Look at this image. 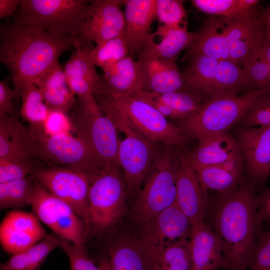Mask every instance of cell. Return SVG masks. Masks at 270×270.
I'll list each match as a JSON object with an SVG mask.
<instances>
[{"mask_svg": "<svg viewBox=\"0 0 270 270\" xmlns=\"http://www.w3.org/2000/svg\"><path fill=\"white\" fill-rule=\"evenodd\" d=\"M210 218L208 224L219 241L225 270H248L264 222L252 186L243 180L234 192L219 195L210 210Z\"/></svg>", "mask_w": 270, "mask_h": 270, "instance_id": "1", "label": "cell"}, {"mask_svg": "<svg viewBox=\"0 0 270 270\" xmlns=\"http://www.w3.org/2000/svg\"><path fill=\"white\" fill-rule=\"evenodd\" d=\"M0 62L8 69L19 98L22 90L74 46L72 35H56L28 24L7 22L0 26Z\"/></svg>", "mask_w": 270, "mask_h": 270, "instance_id": "2", "label": "cell"}, {"mask_svg": "<svg viewBox=\"0 0 270 270\" xmlns=\"http://www.w3.org/2000/svg\"><path fill=\"white\" fill-rule=\"evenodd\" d=\"M237 92H228L210 99L198 111L181 120L178 126L187 138L197 140L206 135L226 132L270 94V88L250 90L242 96Z\"/></svg>", "mask_w": 270, "mask_h": 270, "instance_id": "3", "label": "cell"}, {"mask_svg": "<svg viewBox=\"0 0 270 270\" xmlns=\"http://www.w3.org/2000/svg\"><path fill=\"white\" fill-rule=\"evenodd\" d=\"M70 116L77 136L90 148L104 168L118 167L117 129L92 94L78 97Z\"/></svg>", "mask_w": 270, "mask_h": 270, "instance_id": "4", "label": "cell"}, {"mask_svg": "<svg viewBox=\"0 0 270 270\" xmlns=\"http://www.w3.org/2000/svg\"><path fill=\"white\" fill-rule=\"evenodd\" d=\"M95 98L117 130L124 134V138L119 144L118 164L124 172L127 192H139L142 182L149 174L156 155L154 142L134 128L125 116L112 106L104 96Z\"/></svg>", "mask_w": 270, "mask_h": 270, "instance_id": "5", "label": "cell"}, {"mask_svg": "<svg viewBox=\"0 0 270 270\" xmlns=\"http://www.w3.org/2000/svg\"><path fill=\"white\" fill-rule=\"evenodd\" d=\"M127 190L118 167L104 168L92 178L85 222L87 234L114 226L126 210Z\"/></svg>", "mask_w": 270, "mask_h": 270, "instance_id": "6", "label": "cell"}, {"mask_svg": "<svg viewBox=\"0 0 270 270\" xmlns=\"http://www.w3.org/2000/svg\"><path fill=\"white\" fill-rule=\"evenodd\" d=\"M170 150L156 154L147 180L133 208L135 222L143 226L176 202L178 164Z\"/></svg>", "mask_w": 270, "mask_h": 270, "instance_id": "7", "label": "cell"}, {"mask_svg": "<svg viewBox=\"0 0 270 270\" xmlns=\"http://www.w3.org/2000/svg\"><path fill=\"white\" fill-rule=\"evenodd\" d=\"M90 0H21L14 22L77 37Z\"/></svg>", "mask_w": 270, "mask_h": 270, "instance_id": "8", "label": "cell"}, {"mask_svg": "<svg viewBox=\"0 0 270 270\" xmlns=\"http://www.w3.org/2000/svg\"><path fill=\"white\" fill-rule=\"evenodd\" d=\"M108 102L122 112L136 131L152 142L168 146H182L187 137L178 126L146 102L126 94L104 96Z\"/></svg>", "mask_w": 270, "mask_h": 270, "instance_id": "9", "label": "cell"}, {"mask_svg": "<svg viewBox=\"0 0 270 270\" xmlns=\"http://www.w3.org/2000/svg\"><path fill=\"white\" fill-rule=\"evenodd\" d=\"M30 132L34 158L50 165L79 168L92 176L104 168L88 145L77 136L71 134L48 136L44 133Z\"/></svg>", "mask_w": 270, "mask_h": 270, "instance_id": "10", "label": "cell"}, {"mask_svg": "<svg viewBox=\"0 0 270 270\" xmlns=\"http://www.w3.org/2000/svg\"><path fill=\"white\" fill-rule=\"evenodd\" d=\"M32 175L51 194L68 204L86 222L92 177L89 173L77 168L50 165L38 168Z\"/></svg>", "mask_w": 270, "mask_h": 270, "instance_id": "11", "label": "cell"}, {"mask_svg": "<svg viewBox=\"0 0 270 270\" xmlns=\"http://www.w3.org/2000/svg\"><path fill=\"white\" fill-rule=\"evenodd\" d=\"M34 214L58 236L85 246L86 224L66 203L51 194L38 181L31 204Z\"/></svg>", "mask_w": 270, "mask_h": 270, "instance_id": "12", "label": "cell"}, {"mask_svg": "<svg viewBox=\"0 0 270 270\" xmlns=\"http://www.w3.org/2000/svg\"><path fill=\"white\" fill-rule=\"evenodd\" d=\"M125 0H90L84 20L76 40L80 46L94 42L100 44L124 32V16L120 6Z\"/></svg>", "mask_w": 270, "mask_h": 270, "instance_id": "13", "label": "cell"}, {"mask_svg": "<svg viewBox=\"0 0 270 270\" xmlns=\"http://www.w3.org/2000/svg\"><path fill=\"white\" fill-rule=\"evenodd\" d=\"M142 227L140 238L156 263L166 246L176 240L189 238L192 230L189 220L176 202Z\"/></svg>", "mask_w": 270, "mask_h": 270, "instance_id": "14", "label": "cell"}, {"mask_svg": "<svg viewBox=\"0 0 270 270\" xmlns=\"http://www.w3.org/2000/svg\"><path fill=\"white\" fill-rule=\"evenodd\" d=\"M254 190L270 176V126L240 128L237 138Z\"/></svg>", "mask_w": 270, "mask_h": 270, "instance_id": "15", "label": "cell"}, {"mask_svg": "<svg viewBox=\"0 0 270 270\" xmlns=\"http://www.w3.org/2000/svg\"><path fill=\"white\" fill-rule=\"evenodd\" d=\"M40 221L34 214L25 211L8 212L0 226V241L4 250L13 255L44 238L46 232Z\"/></svg>", "mask_w": 270, "mask_h": 270, "instance_id": "16", "label": "cell"}, {"mask_svg": "<svg viewBox=\"0 0 270 270\" xmlns=\"http://www.w3.org/2000/svg\"><path fill=\"white\" fill-rule=\"evenodd\" d=\"M176 174V204L191 225L204 222L208 208L207 193L186 155L178 158Z\"/></svg>", "mask_w": 270, "mask_h": 270, "instance_id": "17", "label": "cell"}, {"mask_svg": "<svg viewBox=\"0 0 270 270\" xmlns=\"http://www.w3.org/2000/svg\"><path fill=\"white\" fill-rule=\"evenodd\" d=\"M93 46L92 42L80 46L74 40L75 50L62 66L68 86L78 97L90 94L94 96H104L106 94L102 78L90 58Z\"/></svg>", "mask_w": 270, "mask_h": 270, "instance_id": "18", "label": "cell"}, {"mask_svg": "<svg viewBox=\"0 0 270 270\" xmlns=\"http://www.w3.org/2000/svg\"><path fill=\"white\" fill-rule=\"evenodd\" d=\"M195 36L196 32L188 30V22L176 26L158 24L145 40L138 55L174 60L182 50L190 46Z\"/></svg>", "mask_w": 270, "mask_h": 270, "instance_id": "19", "label": "cell"}, {"mask_svg": "<svg viewBox=\"0 0 270 270\" xmlns=\"http://www.w3.org/2000/svg\"><path fill=\"white\" fill-rule=\"evenodd\" d=\"M142 74V90L162 94L185 91L182 74L174 60L138 55Z\"/></svg>", "mask_w": 270, "mask_h": 270, "instance_id": "20", "label": "cell"}, {"mask_svg": "<svg viewBox=\"0 0 270 270\" xmlns=\"http://www.w3.org/2000/svg\"><path fill=\"white\" fill-rule=\"evenodd\" d=\"M189 250L192 270L226 268L219 241L211 227L204 222L192 225Z\"/></svg>", "mask_w": 270, "mask_h": 270, "instance_id": "21", "label": "cell"}, {"mask_svg": "<svg viewBox=\"0 0 270 270\" xmlns=\"http://www.w3.org/2000/svg\"><path fill=\"white\" fill-rule=\"evenodd\" d=\"M198 140L196 147L186 154L193 166L220 164L242 155L238 139L227 132L206 135Z\"/></svg>", "mask_w": 270, "mask_h": 270, "instance_id": "22", "label": "cell"}, {"mask_svg": "<svg viewBox=\"0 0 270 270\" xmlns=\"http://www.w3.org/2000/svg\"><path fill=\"white\" fill-rule=\"evenodd\" d=\"M156 0H126L124 12L125 38L129 56L139 54L156 18Z\"/></svg>", "mask_w": 270, "mask_h": 270, "instance_id": "23", "label": "cell"}, {"mask_svg": "<svg viewBox=\"0 0 270 270\" xmlns=\"http://www.w3.org/2000/svg\"><path fill=\"white\" fill-rule=\"evenodd\" d=\"M18 114L0 115V160L14 162L34 160L29 128L18 120Z\"/></svg>", "mask_w": 270, "mask_h": 270, "instance_id": "24", "label": "cell"}, {"mask_svg": "<svg viewBox=\"0 0 270 270\" xmlns=\"http://www.w3.org/2000/svg\"><path fill=\"white\" fill-rule=\"evenodd\" d=\"M224 30V16L206 19L200 29L196 32L194 39L182 60L198 54L220 60H228V44Z\"/></svg>", "mask_w": 270, "mask_h": 270, "instance_id": "25", "label": "cell"}, {"mask_svg": "<svg viewBox=\"0 0 270 270\" xmlns=\"http://www.w3.org/2000/svg\"><path fill=\"white\" fill-rule=\"evenodd\" d=\"M40 90L45 104L50 110L68 113L76 100L70 90L63 66L58 62L34 82Z\"/></svg>", "mask_w": 270, "mask_h": 270, "instance_id": "26", "label": "cell"}, {"mask_svg": "<svg viewBox=\"0 0 270 270\" xmlns=\"http://www.w3.org/2000/svg\"><path fill=\"white\" fill-rule=\"evenodd\" d=\"M112 270H152L156 262L140 238L124 236L108 250Z\"/></svg>", "mask_w": 270, "mask_h": 270, "instance_id": "27", "label": "cell"}, {"mask_svg": "<svg viewBox=\"0 0 270 270\" xmlns=\"http://www.w3.org/2000/svg\"><path fill=\"white\" fill-rule=\"evenodd\" d=\"M102 80L106 92L105 95L132 96L142 90L140 64L130 56L104 70Z\"/></svg>", "mask_w": 270, "mask_h": 270, "instance_id": "28", "label": "cell"}, {"mask_svg": "<svg viewBox=\"0 0 270 270\" xmlns=\"http://www.w3.org/2000/svg\"><path fill=\"white\" fill-rule=\"evenodd\" d=\"M188 59L190 63L182 74L185 91L190 92L200 98L207 96L208 92L220 61L203 54H195Z\"/></svg>", "mask_w": 270, "mask_h": 270, "instance_id": "29", "label": "cell"}, {"mask_svg": "<svg viewBox=\"0 0 270 270\" xmlns=\"http://www.w3.org/2000/svg\"><path fill=\"white\" fill-rule=\"evenodd\" d=\"M60 246V237L54 234L46 236L30 248L13 254L0 264V270H36L40 268L48 254Z\"/></svg>", "mask_w": 270, "mask_h": 270, "instance_id": "30", "label": "cell"}, {"mask_svg": "<svg viewBox=\"0 0 270 270\" xmlns=\"http://www.w3.org/2000/svg\"><path fill=\"white\" fill-rule=\"evenodd\" d=\"M192 166L206 193L212 190L218 192L219 195H226L236 190L243 181L242 172L229 170L222 164Z\"/></svg>", "mask_w": 270, "mask_h": 270, "instance_id": "31", "label": "cell"}, {"mask_svg": "<svg viewBox=\"0 0 270 270\" xmlns=\"http://www.w3.org/2000/svg\"><path fill=\"white\" fill-rule=\"evenodd\" d=\"M19 98L22 100L19 114L28 123L30 132L44 133V124L50 109L45 104L40 90L34 83L30 84L22 90Z\"/></svg>", "mask_w": 270, "mask_h": 270, "instance_id": "32", "label": "cell"}, {"mask_svg": "<svg viewBox=\"0 0 270 270\" xmlns=\"http://www.w3.org/2000/svg\"><path fill=\"white\" fill-rule=\"evenodd\" d=\"M244 87H248V85L244 70L229 60H220L207 97L210 100L220 94L238 92Z\"/></svg>", "mask_w": 270, "mask_h": 270, "instance_id": "33", "label": "cell"}, {"mask_svg": "<svg viewBox=\"0 0 270 270\" xmlns=\"http://www.w3.org/2000/svg\"><path fill=\"white\" fill-rule=\"evenodd\" d=\"M37 180L33 175L0 183V208H19L31 206Z\"/></svg>", "mask_w": 270, "mask_h": 270, "instance_id": "34", "label": "cell"}, {"mask_svg": "<svg viewBox=\"0 0 270 270\" xmlns=\"http://www.w3.org/2000/svg\"><path fill=\"white\" fill-rule=\"evenodd\" d=\"M262 40L242 62L248 87L251 90L270 88V66L264 50Z\"/></svg>", "mask_w": 270, "mask_h": 270, "instance_id": "35", "label": "cell"}, {"mask_svg": "<svg viewBox=\"0 0 270 270\" xmlns=\"http://www.w3.org/2000/svg\"><path fill=\"white\" fill-rule=\"evenodd\" d=\"M129 56L124 32L93 46L90 53L92 62L103 71Z\"/></svg>", "mask_w": 270, "mask_h": 270, "instance_id": "36", "label": "cell"}, {"mask_svg": "<svg viewBox=\"0 0 270 270\" xmlns=\"http://www.w3.org/2000/svg\"><path fill=\"white\" fill-rule=\"evenodd\" d=\"M157 263L164 270H192L189 238L176 240L166 246Z\"/></svg>", "mask_w": 270, "mask_h": 270, "instance_id": "37", "label": "cell"}, {"mask_svg": "<svg viewBox=\"0 0 270 270\" xmlns=\"http://www.w3.org/2000/svg\"><path fill=\"white\" fill-rule=\"evenodd\" d=\"M194 8L205 14L218 16H249L244 0H192Z\"/></svg>", "mask_w": 270, "mask_h": 270, "instance_id": "38", "label": "cell"}, {"mask_svg": "<svg viewBox=\"0 0 270 270\" xmlns=\"http://www.w3.org/2000/svg\"><path fill=\"white\" fill-rule=\"evenodd\" d=\"M156 16L158 24L176 26L187 23V14L182 0H156Z\"/></svg>", "mask_w": 270, "mask_h": 270, "instance_id": "39", "label": "cell"}, {"mask_svg": "<svg viewBox=\"0 0 270 270\" xmlns=\"http://www.w3.org/2000/svg\"><path fill=\"white\" fill-rule=\"evenodd\" d=\"M158 94L161 100L182 114L184 118L198 111L204 104L201 103L198 96L187 91H176Z\"/></svg>", "mask_w": 270, "mask_h": 270, "instance_id": "40", "label": "cell"}, {"mask_svg": "<svg viewBox=\"0 0 270 270\" xmlns=\"http://www.w3.org/2000/svg\"><path fill=\"white\" fill-rule=\"evenodd\" d=\"M264 37V26L231 43L228 47V60L237 65L252 52Z\"/></svg>", "mask_w": 270, "mask_h": 270, "instance_id": "41", "label": "cell"}, {"mask_svg": "<svg viewBox=\"0 0 270 270\" xmlns=\"http://www.w3.org/2000/svg\"><path fill=\"white\" fill-rule=\"evenodd\" d=\"M60 247L67 256L70 270H99L87 254L85 246H78L70 240L60 238Z\"/></svg>", "mask_w": 270, "mask_h": 270, "instance_id": "42", "label": "cell"}, {"mask_svg": "<svg viewBox=\"0 0 270 270\" xmlns=\"http://www.w3.org/2000/svg\"><path fill=\"white\" fill-rule=\"evenodd\" d=\"M39 167L34 160L14 162L0 160V183L17 180L32 175Z\"/></svg>", "mask_w": 270, "mask_h": 270, "instance_id": "43", "label": "cell"}, {"mask_svg": "<svg viewBox=\"0 0 270 270\" xmlns=\"http://www.w3.org/2000/svg\"><path fill=\"white\" fill-rule=\"evenodd\" d=\"M43 130L48 136L75 133L70 116L68 113L57 110H50Z\"/></svg>", "mask_w": 270, "mask_h": 270, "instance_id": "44", "label": "cell"}, {"mask_svg": "<svg viewBox=\"0 0 270 270\" xmlns=\"http://www.w3.org/2000/svg\"><path fill=\"white\" fill-rule=\"evenodd\" d=\"M248 270H270V228L260 235Z\"/></svg>", "mask_w": 270, "mask_h": 270, "instance_id": "45", "label": "cell"}, {"mask_svg": "<svg viewBox=\"0 0 270 270\" xmlns=\"http://www.w3.org/2000/svg\"><path fill=\"white\" fill-rule=\"evenodd\" d=\"M240 122L241 128L270 126V94L261 98Z\"/></svg>", "mask_w": 270, "mask_h": 270, "instance_id": "46", "label": "cell"}, {"mask_svg": "<svg viewBox=\"0 0 270 270\" xmlns=\"http://www.w3.org/2000/svg\"><path fill=\"white\" fill-rule=\"evenodd\" d=\"M132 96L148 104L166 118L180 120L184 118L182 114L161 100L158 94L140 90Z\"/></svg>", "mask_w": 270, "mask_h": 270, "instance_id": "47", "label": "cell"}, {"mask_svg": "<svg viewBox=\"0 0 270 270\" xmlns=\"http://www.w3.org/2000/svg\"><path fill=\"white\" fill-rule=\"evenodd\" d=\"M9 78L0 82V115H11L16 113L12 100L17 98L16 92L7 83Z\"/></svg>", "mask_w": 270, "mask_h": 270, "instance_id": "48", "label": "cell"}, {"mask_svg": "<svg viewBox=\"0 0 270 270\" xmlns=\"http://www.w3.org/2000/svg\"><path fill=\"white\" fill-rule=\"evenodd\" d=\"M257 196L259 214L264 222H270V187Z\"/></svg>", "mask_w": 270, "mask_h": 270, "instance_id": "49", "label": "cell"}, {"mask_svg": "<svg viewBox=\"0 0 270 270\" xmlns=\"http://www.w3.org/2000/svg\"><path fill=\"white\" fill-rule=\"evenodd\" d=\"M20 2L21 0H0V18L12 16Z\"/></svg>", "mask_w": 270, "mask_h": 270, "instance_id": "50", "label": "cell"}, {"mask_svg": "<svg viewBox=\"0 0 270 270\" xmlns=\"http://www.w3.org/2000/svg\"><path fill=\"white\" fill-rule=\"evenodd\" d=\"M262 20L264 27V37L270 40V4L262 12Z\"/></svg>", "mask_w": 270, "mask_h": 270, "instance_id": "51", "label": "cell"}, {"mask_svg": "<svg viewBox=\"0 0 270 270\" xmlns=\"http://www.w3.org/2000/svg\"><path fill=\"white\" fill-rule=\"evenodd\" d=\"M262 46L264 50L270 66V40L264 37L262 40Z\"/></svg>", "mask_w": 270, "mask_h": 270, "instance_id": "52", "label": "cell"}, {"mask_svg": "<svg viewBox=\"0 0 270 270\" xmlns=\"http://www.w3.org/2000/svg\"><path fill=\"white\" fill-rule=\"evenodd\" d=\"M152 270H164L158 263H156L153 266Z\"/></svg>", "mask_w": 270, "mask_h": 270, "instance_id": "53", "label": "cell"}, {"mask_svg": "<svg viewBox=\"0 0 270 270\" xmlns=\"http://www.w3.org/2000/svg\"><path fill=\"white\" fill-rule=\"evenodd\" d=\"M106 270H112L110 262L108 259V258L107 262H106Z\"/></svg>", "mask_w": 270, "mask_h": 270, "instance_id": "54", "label": "cell"}, {"mask_svg": "<svg viewBox=\"0 0 270 270\" xmlns=\"http://www.w3.org/2000/svg\"><path fill=\"white\" fill-rule=\"evenodd\" d=\"M36 270H40V268H38V269H36Z\"/></svg>", "mask_w": 270, "mask_h": 270, "instance_id": "55", "label": "cell"}]
</instances>
